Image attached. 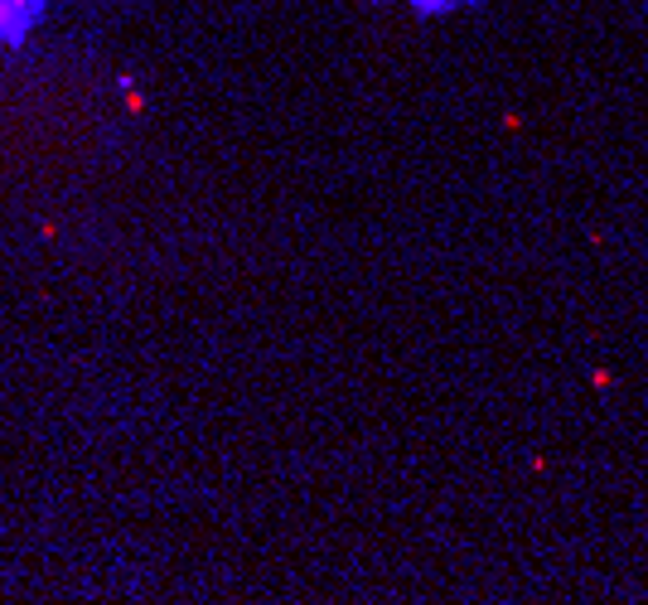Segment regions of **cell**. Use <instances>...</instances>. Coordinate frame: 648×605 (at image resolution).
Masks as SVG:
<instances>
[{
  "instance_id": "cell-1",
  "label": "cell",
  "mask_w": 648,
  "mask_h": 605,
  "mask_svg": "<svg viewBox=\"0 0 648 605\" xmlns=\"http://www.w3.org/2000/svg\"><path fill=\"white\" fill-rule=\"evenodd\" d=\"M406 5H416V10H426V15H445V10H455L464 0H406Z\"/></svg>"
}]
</instances>
